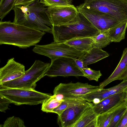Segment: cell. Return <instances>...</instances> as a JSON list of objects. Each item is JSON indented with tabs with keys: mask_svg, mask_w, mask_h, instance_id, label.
Returning a JSON list of instances; mask_svg holds the SVG:
<instances>
[{
	"mask_svg": "<svg viewBox=\"0 0 127 127\" xmlns=\"http://www.w3.org/2000/svg\"><path fill=\"white\" fill-rule=\"evenodd\" d=\"M93 105L85 100L67 108L58 115V124L62 127H73L85 110Z\"/></svg>",
	"mask_w": 127,
	"mask_h": 127,
	"instance_id": "obj_12",
	"label": "cell"
},
{
	"mask_svg": "<svg viewBox=\"0 0 127 127\" xmlns=\"http://www.w3.org/2000/svg\"><path fill=\"white\" fill-rule=\"evenodd\" d=\"M94 42L92 37H84L74 38L64 43L79 51L86 52L93 47Z\"/></svg>",
	"mask_w": 127,
	"mask_h": 127,
	"instance_id": "obj_19",
	"label": "cell"
},
{
	"mask_svg": "<svg viewBox=\"0 0 127 127\" xmlns=\"http://www.w3.org/2000/svg\"><path fill=\"white\" fill-rule=\"evenodd\" d=\"M47 11L52 26L73 24L78 22L79 19V12L72 4L47 7Z\"/></svg>",
	"mask_w": 127,
	"mask_h": 127,
	"instance_id": "obj_10",
	"label": "cell"
},
{
	"mask_svg": "<svg viewBox=\"0 0 127 127\" xmlns=\"http://www.w3.org/2000/svg\"><path fill=\"white\" fill-rule=\"evenodd\" d=\"M94 41L93 47L104 48L112 42L111 41L105 31L100 32L97 35L92 37Z\"/></svg>",
	"mask_w": 127,
	"mask_h": 127,
	"instance_id": "obj_25",
	"label": "cell"
},
{
	"mask_svg": "<svg viewBox=\"0 0 127 127\" xmlns=\"http://www.w3.org/2000/svg\"><path fill=\"white\" fill-rule=\"evenodd\" d=\"M16 0H0V21L13 10Z\"/></svg>",
	"mask_w": 127,
	"mask_h": 127,
	"instance_id": "obj_26",
	"label": "cell"
},
{
	"mask_svg": "<svg viewBox=\"0 0 127 127\" xmlns=\"http://www.w3.org/2000/svg\"><path fill=\"white\" fill-rule=\"evenodd\" d=\"M124 91L125 94V100L127 103V87L124 90Z\"/></svg>",
	"mask_w": 127,
	"mask_h": 127,
	"instance_id": "obj_34",
	"label": "cell"
},
{
	"mask_svg": "<svg viewBox=\"0 0 127 127\" xmlns=\"http://www.w3.org/2000/svg\"><path fill=\"white\" fill-rule=\"evenodd\" d=\"M121 104L106 112L97 115L96 119V127H108L115 111Z\"/></svg>",
	"mask_w": 127,
	"mask_h": 127,
	"instance_id": "obj_24",
	"label": "cell"
},
{
	"mask_svg": "<svg viewBox=\"0 0 127 127\" xmlns=\"http://www.w3.org/2000/svg\"><path fill=\"white\" fill-rule=\"evenodd\" d=\"M3 127H25L24 122L20 118L13 116L8 118L3 124Z\"/></svg>",
	"mask_w": 127,
	"mask_h": 127,
	"instance_id": "obj_27",
	"label": "cell"
},
{
	"mask_svg": "<svg viewBox=\"0 0 127 127\" xmlns=\"http://www.w3.org/2000/svg\"><path fill=\"white\" fill-rule=\"evenodd\" d=\"M32 51L36 53L47 57L51 60L61 57L74 59H81L86 53L79 51L65 43L54 42L46 45L36 44Z\"/></svg>",
	"mask_w": 127,
	"mask_h": 127,
	"instance_id": "obj_7",
	"label": "cell"
},
{
	"mask_svg": "<svg viewBox=\"0 0 127 127\" xmlns=\"http://www.w3.org/2000/svg\"><path fill=\"white\" fill-rule=\"evenodd\" d=\"M118 127H127V111L122 119Z\"/></svg>",
	"mask_w": 127,
	"mask_h": 127,
	"instance_id": "obj_32",
	"label": "cell"
},
{
	"mask_svg": "<svg viewBox=\"0 0 127 127\" xmlns=\"http://www.w3.org/2000/svg\"><path fill=\"white\" fill-rule=\"evenodd\" d=\"M74 60L76 65L80 70L84 68L83 62L82 59H76Z\"/></svg>",
	"mask_w": 127,
	"mask_h": 127,
	"instance_id": "obj_33",
	"label": "cell"
},
{
	"mask_svg": "<svg viewBox=\"0 0 127 127\" xmlns=\"http://www.w3.org/2000/svg\"><path fill=\"white\" fill-rule=\"evenodd\" d=\"M71 0H40V2L47 7L72 5Z\"/></svg>",
	"mask_w": 127,
	"mask_h": 127,
	"instance_id": "obj_29",
	"label": "cell"
},
{
	"mask_svg": "<svg viewBox=\"0 0 127 127\" xmlns=\"http://www.w3.org/2000/svg\"><path fill=\"white\" fill-rule=\"evenodd\" d=\"M99 88V86L92 85L88 83H61L55 88L53 95H59L63 98H78Z\"/></svg>",
	"mask_w": 127,
	"mask_h": 127,
	"instance_id": "obj_11",
	"label": "cell"
},
{
	"mask_svg": "<svg viewBox=\"0 0 127 127\" xmlns=\"http://www.w3.org/2000/svg\"><path fill=\"white\" fill-rule=\"evenodd\" d=\"M79 15V20L75 23L51 27L54 42L64 43L75 38L93 37L100 33L85 16L80 13Z\"/></svg>",
	"mask_w": 127,
	"mask_h": 127,
	"instance_id": "obj_3",
	"label": "cell"
},
{
	"mask_svg": "<svg viewBox=\"0 0 127 127\" xmlns=\"http://www.w3.org/2000/svg\"><path fill=\"white\" fill-rule=\"evenodd\" d=\"M81 70L83 74V76L89 80H94L97 82L102 75L100 70H95L88 68H84Z\"/></svg>",
	"mask_w": 127,
	"mask_h": 127,
	"instance_id": "obj_28",
	"label": "cell"
},
{
	"mask_svg": "<svg viewBox=\"0 0 127 127\" xmlns=\"http://www.w3.org/2000/svg\"><path fill=\"white\" fill-rule=\"evenodd\" d=\"M87 8L108 14L123 21H127V0H85Z\"/></svg>",
	"mask_w": 127,
	"mask_h": 127,
	"instance_id": "obj_6",
	"label": "cell"
},
{
	"mask_svg": "<svg viewBox=\"0 0 127 127\" xmlns=\"http://www.w3.org/2000/svg\"><path fill=\"white\" fill-rule=\"evenodd\" d=\"M0 95L8 99L12 103L19 105L42 104L52 95L35 89L9 88L0 85Z\"/></svg>",
	"mask_w": 127,
	"mask_h": 127,
	"instance_id": "obj_4",
	"label": "cell"
},
{
	"mask_svg": "<svg viewBox=\"0 0 127 127\" xmlns=\"http://www.w3.org/2000/svg\"><path fill=\"white\" fill-rule=\"evenodd\" d=\"M114 94L111 87L104 89L99 88L98 89L79 96L81 98L89 102H93L97 104L107 97Z\"/></svg>",
	"mask_w": 127,
	"mask_h": 127,
	"instance_id": "obj_18",
	"label": "cell"
},
{
	"mask_svg": "<svg viewBox=\"0 0 127 127\" xmlns=\"http://www.w3.org/2000/svg\"><path fill=\"white\" fill-rule=\"evenodd\" d=\"M63 100L59 95H51L42 103L41 110L46 113L51 112L53 109L61 104Z\"/></svg>",
	"mask_w": 127,
	"mask_h": 127,
	"instance_id": "obj_21",
	"label": "cell"
},
{
	"mask_svg": "<svg viewBox=\"0 0 127 127\" xmlns=\"http://www.w3.org/2000/svg\"><path fill=\"white\" fill-rule=\"evenodd\" d=\"M93 106L85 110L73 127H96L97 115L93 110Z\"/></svg>",
	"mask_w": 127,
	"mask_h": 127,
	"instance_id": "obj_17",
	"label": "cell"
},
{
	"mask_svg": "<svg viewBox=\"0 0 127 127\" xmlns=\"http://www.w3.org/2000/svg\"><path fill=\"white\" fill-rule=\"evenodd\" d=\"M127 28V21L105 31L112 42H119L125 39Z\"/></svg>",
	"mask_w": 127,
	"mask_h": 127,
	"instance_id": "obj_20",
	"label": "cell"
},
{
	"mask_svg": "<svg viewBox=\"0 0 127 127\" xmlns=\"http://www.w3.org/2000/svg\"><path fill=\"white\" fill-rule=\"evenodd\" d=\"M12 103L8 99L0 95V111L4 112L8 108L10 104Z\"/></svg>",
	"mask_w": 127,
	"mask_h": 127,
	"instance_id": "obj_30",
	"label": "cell"
},
{
	"mask_svg": "<svg viewBox=\"0 0 127 127\" xmlns=\"http://www.w3.org/2000/svg\"><path fill=\"white\" fill-rule=\"evenodd\" d=\"M50 64L36 60L21 77L0 85L9 88L35 89L36 82L45 76Z\"/></svg>",
	"mask_w": 127,
	"mask_h": 127,
	"instance_id": "obj_5",
	"label": "cell"
},
{
	"mask_svg": "<svg viewBox=\"0 0 127 127\" xmlns=\"http://www.w3.org/2000/svg\"><path fill=\"white\" fill-rule=\"evenodd\" d=\"M125 96L124 91L110 96L99 102L94 104L93 110L97 116L106 112L124 102Z\"/></svg>",
	"mask_w": 127,
	"mask_h": 127,
	"instance_id": "obj_15",
	"label": "cell"
},
{
	"mask_svg": "<svg viewBox=\"0 0 127 127\" xmlns=\"http://www.w3.org/2000/svg\"><path fill=\"white\" fill-rule=\"evenodd\" d=\"M124 80H127V47L123 50L120 60L114 71L99 86L100 89L104 88L113 81Z\"/></svg>",
	"mask_w": 127,
	"mask_h": 127,
	"instance_id": "obj_14",
	"label": "cell"
},
{
	"mask_svg": "<svg viewBox=\"0 0 127 127\" xmlns=\"http://www.w3.org/2000/svg\"><path fill=\"white\" fill-rule=\"evenodd\" d=\"M61 97L63 99L62 102L59 106L53 109L51 112L57 114L58 115H60L67 108L85 100L79 97L69 98Z\"/></svg>",
	"mask_w": 127,
	"mask_h": 127,
	"instance_id": "obj_22",
	"label": "cell"
},
{
	"mask_svg": "<svg viewBox=\"0 0 127 127\" xmlns=\"http://www.w3.org/2000/svg\"><path fill=\"white\" fill-rule=\"evenodd\" d=\"M13 22L45 32L51 33L52 24L47 7L38 0L28 5L15 6Z\"/></svg>",
	"mask_w": 127,
	"mask_h": 127,
	"instance_id": "obj_2",
	"label": "cell"
},
{
	"mask_svg": "<svg viewBox=\"0 0 127 127\" xmlns=\"http://www.w3.org/2000/svg\"><path fill=\"white\" fill-rule=\"evenodd\" d=\"M38 0H16L15 6H20L30 4Z\"/></svg>",
	"mask_w": 127,
	"mask_h": 127,
	"instance_id": "obj_31",
	"label": "cell"
},
{
	"mask_svg": "<svg viewBox=\"0 0 127 127\" xmlns=\"http://www.w3.org/2000/svg\"><path fill=\"white\" fill-rule=\"evenodd\" d=\"M76 7L79 12L100 32L107 31L125 22L108 14L89 9L81 4Z\"/></svg>",
	"mask_w": 127,
	"mask_h": 127,
	"instance_id": "obj_8",
	"label": "cell"
},
{
	"mask_svg": "<svg viewBox=\"0 0 127 127\" xmlns=\"http://www.w3.org/2000/svg\"><path fill=\"white\" fill-rule=\"evenodd\" d=\"M109 54L101 48L94 47L85 53L82 59L84 68H87L88 65L94 63L108 57Z\"/></svg>",
	"mask_w": 127,
	"mask_h": 127,
	"instance_id": "obj_16",
	"label": "cell"
},
{
	"mask_svg": "<svg viewBox=\"0 0 127 127\" xmlns=\"http://www.w3.org/2000/svg\"><path fill=\"white\" fill-rule=\"evenodd\" d=\"M25 71L24 65L16 62L14 58L9 59L6 64L0 69V85L20 77Z\"/></svg>",
	"mask_w": 127,
	"mask_h": 127,
	"instance_id": "obj_13",
	"label": "cell"
},
{
	"mask_svg": "<svg viewBox=\"0 0 127 127\" xmlns=\"http://www.w3.org/2000/svg\"><path fill=\"white\" fill-rule=\"evenodd\" d=\"M46 32L10 21H0V44L15 46L25 49L35 46Z\"/></svg>",
	"mask_w": 127,
	"mask_h": 127,
	"instance_id": "obj_1",
	"label": "cell"
},
{
	"mask_svg": "<svg viewBox=\"0 0 127 127\" xmlns=\"http://www.w3.org/2000/svg\"><path fill=\"white\" fill-rule=\"evenodd\" d=\"M127 111V103L125 101L121 104L115 111L108 127H118Z\"/></svg>",
	"mask_w": 127,
	"mask_h": 127,
	"instance_id": "obj_23",
	"label": "cell"
},
{
	"mask_svg": "<svg viewBox=\"0 0 127 127\" xmlns=\"http://www.w3.org/2000/svg\"><path fill=\"white\" fill-rule=\"evenodd\" d=\"M50 77L83 76V74L74 59L61 57L51 60L45 76Z\"/></svg>",
	"mask_w": 127,
	"mask_h": 127,
	"instance_id": "obj_9",
	"label": "cell"
}]
</instances>
